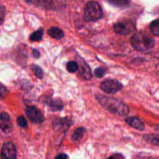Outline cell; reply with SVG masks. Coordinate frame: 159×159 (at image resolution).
<instances>
[{
	"instance_id": "28",
	"label": "cell",
	"mask_w": 159,
	"mask_h": 159,
	"mask_svg": "<svg viewBox=\"0 0 159 159\" xmlns=\"http://www.w3.org/2000/svg\"><path fill=\"white\" fill-rule=\"evenodd\" d=\"M109 158H124V157L120 155V154H115L114 155H112V156H111Z\"/></svg>"
},
{
	"instance_id": "4",
	"label": "cell",
	"mask_w": 159,
	"mask_h": 159,
	"mask_svg": "<svg viewBox=\"0 0 159 159\" xmlns=\"http://www.w3.org/2000/svg\"><path fill=\"white\" fill-rule=\"evenodd\" d=\"M122 84L116 80H106L101 83L100 88L106 93L114 94L122 89Z\"/></svg>"
},
{
	"instance_id": "22",
	"label": "cell",
	"mask_w": 159,
	"mask_h": 159,
	"mask_svg": "<svg viewBox=\"0 0 159 159\" xmlns=\"http://www.w3.org/2000/svg\"><path fill=\"white\" fill-rule=\"evenodd\" d=\"M17 123L20 127L23 128L26 127L27 125V120L23 116H20L17 118Z\"/></svg>"
},
{
	"instance_id": "3",
	"label": "cell",
	"mask_w": 159,
	"mask_h": 159,
	"mask_svg": "<svg viewBox=\"0 0 159 159\" xmlns=\"http://www.w3.org/2000/svg\"><path fill=\"white\" fill-rule=\"evenodd\" d=\"M102 9L98 2L89 1L84 6V18L88 22H96L102 17Z\"/></svg>"
},
{
	"instance_id": "5",
	"label": "cell",
	"mask_w": 159,
	"mask_h": 159,
	"mask_svg": "<svg viewBox=\"0 0 159 159\" xmlns=\"http://www.w3.org/2000/svg\"><path fill=\"white\" fill-rule=\"evenodd\" d=\"M25 112L29 119L33 123L40 124L44 121V116L40 109L34 106H28Z\"/></svg>"
},
{
	"instance_id": "13",
	"label": "cell",
	"mask_w": 159,
	"mask_h": 159,
	"mask_svg": "<svg viewBox=\"0 0 159 159\" xmlns=\"http://www.w3.org/2000/svg\"><path fill=\"white\" fill-rule=\"evenodd\" d=\"M48 34L52 38L59 40L61 39L64 36L63 31L59 27H52L47 30Z\"/></svg>"
},
{
	"instance_id": "14",
	"label": "cell",
	"mask_w": 159,
	"mask_h": 159,
	"mask_svg": "<svg viewBox=\"0 0 159 159\" xmlns=\"http://www.w3.org/2000/svg\"><path fill=\"white\" fill-rule=\"evenodd\" d=\"M86 131V129L84 127H78L75 130L72 135L71 139L75 142H78L80 141Z\"/></svg>"
},
{
	"instance_id": "9",
	"label": "cell",
	"mask_w": 159,
	"mask_h": 159,
	"mask_svg": "<svg viewBox=\"0 0 159 159\" xmlns=\"http://www.w3.org/2000/svg\"><path fill=\"white\" fill-rule=\"evenodd\" d=\"M78 71L80 76L86 80H89L92 78V73L89 65L86 61L81 57H78Z\"/></svg>"
},
{
	"instance_id": "6",
	"label": "cell",
	"mask_w": 159,
	"mask_h": 159,
	"mask_svg": "<svg viewBox=\"0 0 159 159\" xmlns=\"http://www.w3.org/2000/svg\"><path fill=\"white\" fill-rule=\"evenodd\" d=\"M114 29L116 33L119 35H128L135 29V25L130 21L119 22L114 25Z\"/></svg>"
},
{
	"instance_id": "29",
	"label": "cell",
	"mask_w": 159,
	"mask_h": 159,
	"mask_svg": "<svg viewBox=\"0 0 159 159\" xmlns=\"http://www.w3.org/2000/svg\"><path fill=\"white\" fill-rule=\"evenodd\" d=\"M27 3H33V2H35V0H24Z\"/></svg>"
},
{
	"instance_id": "24",
	"label": "cell",
	"mask_w": 159,
	"mask_h": 159,
	"mask_svg": "<svg viewBox=\"0 0 159 159\" xmlns=\"http://www.w3.org/2000/svg\"><path fill=\"white\" fill-rule=\"evenodd\" d=\"M6 14V8L3 6H0V25L3 23Z\"/></svg>"
},
{
	"instance_id": "26",
	"label": "cell",
	"mask_w": 159,
	"mask_h": 159,
	"mask_svg": "<svg viewBox=\"0 0 159 159\" xmlns=\"http://www.w3.org/2000/svg\"><path fill=\"white\" fill-rule=\"evenodd\" d=\"M55 158H57V159H65V158H68V156L65 153H60V154L57 155Z\"/></svg>"
},
{
	"instance_id": "27",
	"label": "cell",
	"mask_w": 159,
	"mask_h": 159,
	"mask_svg": "<svg viewBox=\"0 0 159 159\" xmlns=\"http://www.w3.org/2000/svg\"><path fill=\"white\" fill-rule=\"evenodd\" d=\"M58 4L61 6H65L66 4V0H56Z\"/></svg>"
},
{
	"instance_id": "20",
	"label": "cell",
	"mask_w": 159,
	"mask_h": 159,
	"mask_svg": "<svg viewBox=\"0 0 159 159\" xmlns=\"http://www.w3.org/2000/svg\"><path fill=\"white\" fill-rule=\"evenodd\" d=\"M66 69L70 73H75L78 70V64L76 61H70L66 64Z\"/></svg>"
},
{
	"instance_id": "1",
	"label": "cell",
	"mask_w": 159,
	"mask_h": 159,
	"mask_svg": "<svg viewBox=\"0 0 159 159\" xmlns=\"http://www.w3.org/2000/svg\"><path fill=\"white\" fill-rule=\"evenodd\" d=\"M96 99L103 107L112 113L125 116L129 112L127 105L119 99L101 94L97 95Z\"/></svg>"
},
{
	"instance_id": "16",
	"label": "cell",
	"mask_w": 159,
	"mask_h": 159,
	"mask_svg": "<svg viewBox=\"0 0 159 159\" xmlns=\"http://www.w3.org/2000/svg\"><path fill=\"white\" fill-rule=\"evenodd\" d=\"M43 34V29L42 28H40L30 35L29 40L32 42L40 41L42 39Z\"/></svg>"
},
{
	"instance_id": "2",
	"label": "cell",
	"mask_w": 159,
	"mask_h": 159,
	"mask_svg": "<svg viewBox=\"0 0 159 159\" xmlns=\"http://www.w3.org/2000/svg\"><path fill=\"white\" fill-rule=\"evenodd\" d=\"M130 43L136 50L145 52L151 50L155 44L154 39L148 34L139 32L134 34L130 38Z\"/></svg>"
},
{
	"instance_id": "19",
	"label": "cell",
	"mask_w": 159,
	"mask_h": 159,
	"mask_svg": "<svg viewBox=\"0 0 159 159\" xmlns=\"http://www.w3.org/2000/svg\"><path fill=\"white\" fill-rule=\"evenodd\" d=\"M150 29L153 35L159 37V19L155 20L151 22Z\"/></svg>"
},
{
	"instance_id": "15",
	"label": "cell",
	"mask_w": 159,
	"mask_h": 159,
	"mask_svg": "<svg viewBox=\"0 0 159 159\" xmlns=\"http://www.w3.org/2000/svg\"><path fill=\"white\" fill-rule=\"evenodd\" d=\"M143 139L148 143L159 146V135L157 134H146L143 135Z\"/></svg>"
},
{
	"instance_id": "17",
	"label": "cell",
	"mask_w": 159,
	"mask_h": 159,
	"mask_svg": "<svg viewBox=\"0 0 159 159\" xmlns=\"http://www.w3.org/2000/svg\"><path fill=\"white\" fill-rule=\"evenodd\" d=\"M111 5L118 7H125L130 4V0H107Z\"/></svg>"
},
{
	"instance_id": "23",
	"label": "cell",
	"mask_w": 159,
	"mask_h": 159,
	"mask_svg": "<svg viewBox=\"0 0 159 159\" xmlns=\"http://www.w3.org/2000/svg\"><path fill=\"white\" fill-rule=\"evenodd\" d=\"M9 93V91L2 83H0V99L4 98Z\"/></svg>"
},
{
	"instance_id": "11",
	"label": "cell",
	"mask_w": 159,
	"mask_h": 159,
	"mask_svg": "<svg viewBox=\"0 0 159 159\" xmlns=\"http://www.w3.org/2000/svg\"><path fill=\"white\" fill-rule=\"evenodd\" d=\"M44 102L49 106L50 110L52 111H61L64 106L63 101L60 98L53 99L52 98H48L44 100Z\"/></svg>"
},
{
	"instance_id": "25",
	"label": "cell",
	"mask_w": 159,
	"mask_h": 159,
	"mask_svg": "<svg viewBox=\"0 0 159 159\" xmlns=\"http://www.w3.org/2000/svg\"><path fill=\"white\" fill-rule=\"evenodd\" d=\"M32 55L34 57H35V58H38L40 57V52L38 50L34 48L32 50Z\"/></svg>"
},
{
	"instance_id": "10",
	"label": "cell",
	"mask_w": 159,
	"mask_h": 159,
	"mask_svg": "<svg viewBox=\"0 0 159 159\" xmlns=\"http://www.w3.org/2000/svg\"><path fill=\"white\" fill-rule=\"evenodd\" d=\"M72 124V120L69 117H62L57 119L53 122L55 129H60L63 132H66Z\"/></svg>"
},
{
	"instance_id": "8",
	"label": "cell",
	"mask_w": 159,
	"mask_h": 159,
	"mask_svg": "<svg viewBox=\"0 0 159 159\" xmlns=\"http://www.w3.org/2000/svg\"><path fill=\"white\" fill-rule=\"evenodd\" d=\"M0 129L6 134L11 132L13 129L11 117L7 112H0Z\"/></svg>"
},
{
	"instance_id": "12",
	"label": "cell",
	"mask_w": 159,
	"mask_h": 159,
	"mask_svg": "<svg viewBox=\"0 0 159 159\" xmlns=\"http://www.w3.org/2000/svg\"><path fill=\"white\" fill-rule=\"evenodd\" d=\"M125 122L132 128L139 130H143L145 128L143 122L137 117H129L125 119Z\"/></svg>"
},
{
	"instance_id": "18",
	"label": "cell",
	"mask_w": 159,
	"mask_h": 159,
	"mask_svg": "<svg viewBox=\"0 0 159 159\" xmlns=\"http://www.w3.org/2000/svg\"><path fill=\"white\" fill-rule=\"evenodd\" d=\"M31 70L34 75L39 79H42L43 77V71L42 69L38 65L33 64L31 66Z\"/></svg>"
},
{
	"instance_id": "21",
	"label": "cell",
	"mask_w": 159,
	"mask_h": 159,
	"mask_svg": "<svg viewBox=\"0 0 159 159\" xmlns=\"http://www.w3.org/2000/svg\"><path fill=\"white\" fill-rule=\"evenodd\" d=\"M106 73V68H104L102 66L98 67L94 70V75L98 78H101L103 77L105 75Z\"/></svg>"
},
{
	"instance_id": "7",
	"label": "cell",
	"mask_w": 159,
	"mask_h": 159,
	"mask_svg": "<svg viewBox=\"0 0 159 159\" xmlns=\"http://www.w3.org/2000/svg\"><path fill=\"white\" fill-rule=\"evenodd\" d=\"M16 148L14 143L11 142H6L2 147L1 150V157L2 158H16Z\"/></svg>"
}]
</instances>
